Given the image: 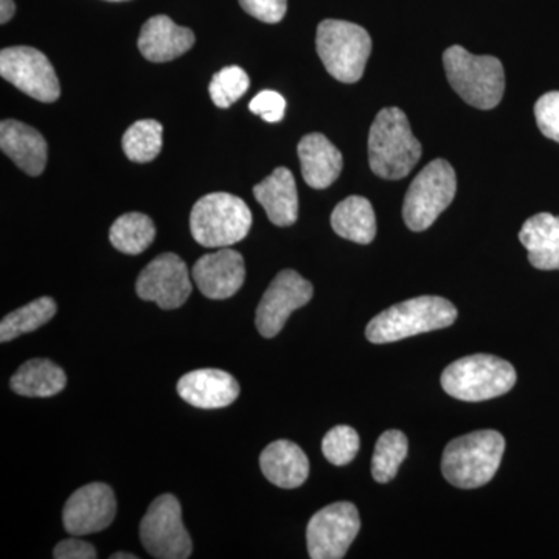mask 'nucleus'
Segmentation results:
<instances>
[{
	"label": "nucleus",
	"instance_id": "nucleus-22",
	"mask_svg": "<svg viewBox=\"0 0 559 559\" xmlns=\"http://www.w3.org/2000/svg\"><path fill=\"white\" fill-rule=\"evenodd\" d=\"M528 261L539 271H559V218L550 213H538L525 221L520 231Z\"/></svg>",
	"mask_w": 559,
	"mask_h": 559
},
{
	"label": "nucleus",
	"instance_id": "nucleus-25",
	"mask_svg": "<svg viewBox=\"0 0 559 559\" xmlns=\"http://www.w3.org/2000/svg\"><path fill=\"white\" fill-rule=\"evenodd\" d=\"M156 240V226L150 216L132 212L121 215L109 230V241L119 252L139 255Z\"/></svg>",
	"mask_w": 559,
	"mask_h": 559
},
{
	"label": "nucleus",
	"instance_id": "nucleus-29",
	"mask_svg": "<svg viewBox=\"0 0 559 559\" xmlns=\"http://www.w3.org/2000/svg\"><path fill=\"white\" fill-rule=\"evenodd\" d=\"M250 80L248 73L238 66H229L215 73L210 83V98L221 109L230 108L248 92Z\"/></svg>",
	"mask_w": 559,
	"mask_h": 559
},
{
	"label": "nucleus",
	"instance_id": "nucleus-8",
	"mask_svg": "<svg viewBox=\"0 0 559 559\" xmlns=\"http://www.w3.org/2000/svg\"><path fill=\"white\" fill-rule=\"evenodd\" d=\"M457 193V178L450 162L437 159L426 165L411 183L404 198L403 219L414 231L429 229L450 207Z\"/></svg>",
	"mask_w": 559,
	"mask_h": 559
},
{
	"label": "nucleus",
	"instance_id": "nucleus-7",
	"mask_svg": "<svg viewBox=\"0 0 559 559\" xmlns=\"http://www.w3.org/2000/svg\"><path fill=\"white\" fill-rule=\"evenodd\" d=\"M316 47L326 72L341 83H358L371 53V38L366 28L353 22H320Z\"/></svg>",
	"mask_w": 559,
	"mask_h": 559
},
{
	"label": "nucleus",
	"instance_id": "nucleus-14",
	"mask_svg": "<svg viewBox=\"0 0 559 559\" xmlns=\"http://www.w3.org/2000/svg\"><path fill=\"white\" fill-rule=\"evenodd\" d=\"M116 513L117 500L112 488L95 481L70 496L62 511V522L69 535L81 538L108 528Z\"/></svg>",
	"mask_w": 559,
	"mask_h": 559
},
{
	"label": "nucleus",
	"instance_id": "nucleus-17",
	"mask_svg": "<svg viewBox=\"0 0 559 559\" xmlns=\"http://www.w3.org/2000/svg\"><path fill=\"white\" fill-rule=\"evenodd\" d=\"M194 46V33L157 14L143 24L139 50L151 62H168L182 57Z\"/></svg>",
	"mask_w": 559,
	"mask_h": 559
},
{
	"label": "nucleus",
	"instance_id": "nucleus-35",
	"mask_svg": "<svg viewBox=\"0 0 559 559\" xmlns=\"http://www.w3.org/2000/svg\"><path fill=\"white\" fill-rule=\"evenodd\" d=\"M16 13L13 0H0V24H7Z\"/></svg>",
	"mask_w": 559,
	"mask_h": 559
},
{
	"label": "nucleus",
	"instance_id": "nucleus-26",
	"mask_svg": "<svg viewBox=\"0 0 559 559\" xmlns=\"http://www.w3.org/2000/svg\"><path fill=\"white\" fill-rule=\"evenodd\" d=\"M57 311V301L51 297H40L20 310L10 312L0 322V342H10L22 334L33 333L50 322Z\"/></svg>",
	"mask_w": 559,
	"mask_h": 559
},
{
	"label": "nucleus",
	"instance_id": "nucleus-32",
	"mask_svg": "<svg viewBox=\"0 0 559 559\" xmlns=\"http://www.w3.org/2000/svg\"><path fill=\"white\" fill-rule=\"evenodd\" d=\"M250 112L267 123H278L285 117L286 100L275 91H261L249 105Z\"/></svg>",
	"mask_w": 559,
	"mask_h": 559
},
{
	"label": "nucleus",
	"instance_id": "nucleus-2",
	"mask_svg": "<svg viewBox=\"0 0 559 559\" xmlns=\"http://www.w3.org/2000/svg\"><path fill=\"white\" fill-rule=\"evenodd\" d=\"M506 452V439L498 430H476L448 443L441 473L454 487H484L498 473Z\"/></svg>",
	"mask_w": 559,
	"mask_h": 559
},
{
	"label": "nucleus",
	"instance_id": "nucleus-13",
	"mask_svg": "<svg viewBox=\"0 0 559 559\" xmlns=\"http://www.w3.org/2000/svg\"><path fill=\"white\" fill-rule=\"evenodd\" d=\"M135 290L140 299L154 301L162 310H176L189 300L191 278L186 261L176 253H162L140 272Z\"/></svg>",
	"mask_w": 559,
	"mask_h": 559
},
{
	"label": "nucleus",
	"instance_id": "nucleus-4",
	"mask_svg": "<svg viewBox=\"0 0 559 559\" xmlns=\"http://www.w3.org/2000/svg\"><path fill=\"white\" fill-rule=\"evenodd\" d=\"M443 64L452 90L468 105L488 110L502 100L506 72L498 58L477 57L462 46H452L443 53Z\"/></svg>",
	"mask_w": 559,
	"mask_h": 559
},
{
	"label": "nucleus",
	"instance_id": "nucleus-27",
	"mask_svg": "<svg viewBox=\"0 0 559 559\" xmlns=\"http://www.w3.org/2000/svg\"><path fill=\"white\" fill-rule=\"evenodd\" d=\"M409 441L401 430L390 429L378 439L371 459V474L380 484L395 479L401 463L407 457Z\"/></svg>",
	"mask_w": 559,
	"mask_h": 559
},
{
	"label": "nucleus",
	"instance_id": "nucleus-11",
	"mask_svg": "<svg viewBox=\"0 0 559 559\" xmlns=\"http://www.w3.org/2000/svg\"><path fill=\"white\" fill-rule=\"evenodd\" d=\"M359 528V511L352 502L331 503L318 511L308 524V554L312 559L344 558Z\"/></svg>",
	"mask_w": 559,
	"mask_h": 559
},
{
	"label": "nucleus",
	"instance_id": "nucleus-16",
	"mask_svg": "<svg viewBox=\"0 0 559 559\" xmlns=\"http://www.w3.org/2000/svg\"><path fill=\"white\" fill-rule=\"evenodd\" d=\"M178 393L180 399L198 409H221L240 396V384L227 371L201 369L180 378Z\"/></svg>",
	"mask_w": 559,
	"mask_h": 559
},
{
	"label": "nucleus",
	"instance_id": "nucleus-18",
	"mask_svg": "<svg viewBox=\"0 0 559 559\" xmlns=\"http://www.w3.org/2000/svg\"><path fill=\"white\" fill-rule=\"evenodd\" d=\"M0 148L28 176H39L46 170V139L22 121L3 120L0 123Z\"/></svg>",
	"mask_w": 559,
	"mask_h": 559
},
{
	"label": "nucleus",
	"instance_id": "nucleus-5",
	"mask_svg": "<svg viewBox=\"0 0 559 559\" xmlns=\"http://www.w3.org/2000/svg\"><path fill=\"white\" fill-rule=\"evenodd\" d=\"M518 374L509 360L492 355L466 356L452 362L441 374V388L452 399L480 403L506 395Z\"/></svg>",
	"mask_w": 559,
	"mask_h": 559
},
{
	"label": "nucleus",
	"instance_id": "nucleus-21",
	"mask_svg": "<svg viewBox=\"0 0 559 559\" xmlns=\"http://www.w3.org/2000/svg\"><path fill=\"white\" fill-rule=\"evenodd\" d=\"M260 468L275 487L294 489L301 487L310 476V460L299 444L277 440L261 452Z\"/></svg>",
	"mask_w": 559,
	"mask_h": 559
},
{
	"label": "nucleus",
	"instance_id": "nucleus-3",
	"mask_svg": "<svg viewBox=\"0 0 559 559\" xmlns=\"http://www.w3.org/2000/svg\"><path fill=\"white\" fill-rule=\"evenodd\" d=\"M457 319V308L450 300L437 296H421L401 301L382 311L367 325L366 336L371 344H390L448 329Z\"/></svg>",
	"mask_w": 559,
	"mask_h": 559
},
{
	"label": "nucleus",
	"instance_id": "nucleus-36",
	"mask_svg": "<svg viewBox=\"0 0 559 559\" xmlns=\"http://www.w3.org/2000/svg\"><path fill=\"white\" fill-rule=\"evenodd\" d=\"M135 555L128 554V551H117V554L110 555V559H138Z\"/></svg>",
	"mask_w": 559,
	"mask_h": 559
},
{
	"label": "nucleus",
	"instance_id": "nucleus-37",
	"mask_svg": "<svg viewBox=\"0 0 559 559\" xmlns=\"http://www.w3.org/2000/svg\"><path fill=\"white\" fill-rule=\"evenodd\" d=\"M108 2H127V0H108Z\"/></svg>",
	"mask_w": 559,
	"mask_h": 559
},
{
	"label": "nucleus",
	"instance_id": "nucleus-24",
	"mask_svg": "<svg viewBox=\"0 0 559 559\" xmlns=\"http://www.w3.org/2000/svg\"><path fill=\"white\" fill-rule=\"evenodd\" d=\"M331 227L345 240L370 245L377 237L373 205L362 197H349L331 213Z\"/></svg>",
	"mask_w": 559,
	"mask_h": 559
},
{
	"label": "nucleus",
	"instance_id": "nucleus-10",
	"mask_svg": "<svg viewBox=\"0 0 559 559\" xmlns=\"http://www.w3.org/2000/svg\"><path fill=\"white\" fill-rule=\"evenodd\" d=\"M0 75L40 103L60 98L61 86L53 66L46 55L33 47H9L0 51Z\"/></svg>",
	"mask_w": 559,
	"mask_h": 559
},
{
	"label": "nucleus",
	"instance_id": "nucleus-9",
	"mask_svg": "<svg viewBox=\"0 0 559 559\" xmlns=\"http://www.w3.org/2000/svg\"><path fill=\"white\" fill-rule=\"evenodd\" d=\"M140 540L153 558L186 559L193 543L182 522V509L173 495L154 499L140 522Z\"/></svg>",
	"mask_w": 559,
	"mask_h": 559
},
{
	"label": "nucleus",
	"instance_id": "nucleus-33",
	"mask_svg": "<svg viewBox=\"0 0 559 559\" xmlns=\"http://www.w3.org/2000/svg\"><path fill=\"white\" fill-rule=\"evenodd\" d=\"M246 13L266 24H277L285 17L288 0H240Z\"/></svg>",
	"mask_w": 559,
	"mask_h": 559
},
{
	"label": "nucleus",
	"instance_id": "nucleus-31",
	"mask_svg": "<svg viewBox=\"0 0 559 559\" xmlns=\"http://www.w3.org/2000/svg\"><path fill=\"white\" fill-rule=\"evenodd\" d=\"M536 123L547 139L559 143V92H547L536 102Z\"/></svg>",
	"mask_w": 559,
	"mask_h": 559
},
{
	"label": "nucleus",
	"instance_id": "nucleus-30",
	"mask_svg": "<svg viewBox=\"0 0 559 559\" xmlns=\"http://www.w3.org/2000/svg\"><path fill=\"white\" fill-rule=\"evenodd\" d=\"M359 436L349 426H336L322 440V452L331 465L345 466L355 460L359 451Z\"/></svg>",
	"mask_w": 559,
	"mask_h": 559
},
{
	"label": "nucleus",
	"instance_id": "nucleus-6",
	"mask_svg": "<svg viewBox=\"0 0 559 559\" xmlns=\"http://www.w3.org/2000/svg\"><path fill=\"white\" fill-rule=\"evenodd\" d=\"M250 227L252 212L235 194H205L191 210V235L204 248H230L248 237Z\"/></svg>",
	"mask_w": 559,
	"mask_h": 559
},
{
	"label": "nucleus",
	"instance_id": "nucleus-15",
	"mask_svg": "<svg viewBox=\"0 0 559 559\" xmlns=\"http://www.w3.org/2000/svg\"><path fill=\"white\" fill-rule=\"evenodd\" d=\"M246 267L237 250L221 248L201 257L193 266V280L207 299L226 300L245 285Z\"/></svg>",
	"mask_w": 559,
	"mask_h": 559
},
{
	"label": "nucleus",
	"instance_id": "nucleus-23",
	"mask_svg": "<svg viewBox=\"0 0 559 559\" xmlns=\"http://www.w3.org/2000/svg\"><path fill=\"white\" fill-rule=\"evenodd\" d=\"M68 384L64 370L49 359H32L22 364L11 377L10 388L21 396L49 399L58 395Z\"/></svg>",
	"mask_w": 559,
	"mask_h": 559
},
{
	"label": "nucleus",
	"instance_id": "nucleus-19",
	"mask_svg": "<svg viewBox=\"0 0 559 559\" xmlns=\"http://www.w3.org/2000/svg\"><path fill=\"white\" fill-rule=\"evenodd\" d=\"M301 176L311 189H329L340 178L344 159L341 151L319 132L305 135L297 146Z\"/></svg>",
	"mask_w": 559,
	"mask_h": 559
},
{
	"label": "nucleus",
	"instance_id": "nucleus-12",
	"mask_svg": "<svg viewBox=\"0 0 559 559\" xmlns=\"http://www.w3.org/2000/svg\"><path fill=\"white\" fill-rule=\"evenodd\" d=\"M312 294L314 288L299 272H278L257 308L255 325L261 336L267 340L277 336L289 316L305 307L312 299Z\"/></svg>",
	"mask_w": 559,
	"mask_h": 559
},
{
	"label": "nucleus",
	"instance_id": "nucleus-28",
	"mask_svg": "<svg viewBox=\"0 0 559 559\" xmlns=\"http://www.w3.org/2000/svg\"><path fill=\"white\" fill-rule=\"evenodd\" d=\"M164 127L157 120H139L128 128L121 139V148L135 164H148L160 154Z\"/></svg>",
	"mask_w": 559,
	"mask_h": 559
},
{
	"label": "nucleus",
	"instance_id": "nucleus-34",
	"mask_svg": "<svg viewBox=\"0 0 559 559\" xmlns=\"http://www.w3.org/2000/svg\"><path fill=\"white\" fill-rule=\"evenodd\" d=\"M53 558L57 559H95L97 550L92 544L80 539V536L62 539L53 550Z\"/></svg>",
	"mask_w": 559,
	"mask_h": 559
},
{
	"label": "nucleus",
	"instance_id": "nucleus-20",
	"mask_svg": "<svg viewBox=\"0 0 559 559\" xmlns=\"http://www.w3.org/2000/svg\"><path fill=\"white\" fill-rule=\"evenodd\" d=\"M253 197L275 226L289 227L299 218L296 179L288 168H275L271 176L253 187Z\"/></svg>",
	"mask_w": 559,
	"mask_h": 559
},
{
	"label": "nucleus",
	"instance_id": "nucleus-1",
	"mask_svg": "<svg viewBox=\"0 0 559 559\" xmlns=\"http://www.w3.org/2000/svg\"><path fill=\"white\" fill-rule=\"evenodd\" d=\"M421 151L403 110L384 108L378 112L369 134L370 168L378 178H406L421 159Z\"/></svg>",
	"mask_w": 559,
	"mask_h": 559
}]
</instances>
